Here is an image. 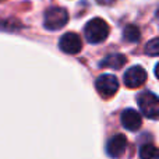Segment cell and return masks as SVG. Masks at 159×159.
I'll return each instance as SVG.
<instances>
[{"label":"cell","instance_id":"cell-7","mask_svg":"<svg viewBox=\"0 0 159 159\" xmlns=\"http://www.w3.org/2000/svg\"><path fill=\"white\" fill-rule=\"evenodd\" d=\"M127 138L123 134H116L107 141L106 152L110 158H120L127 148Z\"/></svg>","mask_w":159,"mask_h":159},{"label":"cell","instance_id":"cell-4","mask_svg":"<svg viewBox=\"0 0 159 159\" xmlns=\"http://www.w3.org/2000/svg\"><path fill=\"white\" fill-rule=\"evenodd\" d=\"M96 91L103 98H110L119 89V81L113 74H102L99 75L95 82Z\"/></svg>","mask_w":159,"mask_h":159},{"label":"cell","instance_id":"cell-10","mask_svg":"<svg viewBox=\"0 0 159 159\" xmlns=\"http://www.w3.org/2000/svg\"><path fill=\"white\" fill-rule=\"evenodd\" d=\"M123 39L130 43H135L141 39V32L140 28L135 27V25H127L123 30Z\"/></svg>","mask_w":159,"mask_h":159},{"label":"cell","instance_id":"cell-6","mask_svg":"<svg viewBox=\"0 0 159 159\" xmlns=\"http://www.w3.org/2000/svg\"><path fill=\"white\" fill-rule=\"evenodd\" d=\"M124 84L129 88H138L147 81V71L141 66L130 67L124 74Z\"/></svg>","mask_w":159,"mask_h":159},{"label":"cell","instance_id":"cell-12","mask_svg":"<svg viewBox=\"0 0 159 159\" xmlns=\"http://www.w3.org/2000/svg\"><path fill=\"white\" fill-rule=\"evenodd\" d=\"M145 53L152 56V57H157L159 55V41L157 38H154L145 45Z\"/></svg>","mask_w":159,"mask_h":159},{"label":"cell","instance_id":"cell-1","mask_svg":"<svg viewBox=\"0 0 159 159\" xmlns=\"http://www.w3.org/2000/svg\"><path fill=\"white\" fill-rule=\"evenodd\" d=\"M84 34L89 43H101L109 35V25L105 20L96 17V18H92L91 21L87 22L84 28Z\"/></svg>","mask_w":159,"mask_h":159},{"label":"cell","instance_id":"cell-9","mask_svg":"<svg viewBox=\"0 0 159 159\" xmlns=\"http://www.w3.org/2000/svg\"><path fill=\"white\" fill-rule=\"evenodd\" d=\"M127 59L124 55L121 53H112V55L106 56L103 60L99 63V67H103V69H121V67L126 64Z\"/></svg>","mask_w":159,"mask_h":159},{"label":"cell","instance_id":"cell-3","mask_svg":"<svg viewBox=\"0 0 159 159\" xmlns=\"http://www.w3.org/2000/svg\"><path fill=\"white\" fill-rule=\"evenodd\" d=\"M138 105H140V109L144 115L148 119H158L159 116V101L158 96L155 95L154 92H149V91H145V92L140 93L138 95Z\"/></svg>","mask_w":159,"mask_h":159},{"label":"cell","instance_id":"cell-5","mask_svg":"<svg viewBox=\"0 0 159 159\" xmlns=\"http://www.w3.org/2000/svg\"><path fill=\"white\" fill-rule=\"evenodd\" d=\"M59 46L67 55H77L82 49V42L75 32H67L60 38Z\"/></svg>","mask_w":159,"mask_h":159},{"label":"cell","instance_id":"cell-11","mask_svg":"<svg viewBox=\"0 0 159 159\" xmlns=\"http://www.w3.org/2000/svg\"><path fill=\"white\" fill-rule=\"evenodd\" d=\"M140 158L141 159H159L158 148L154 144H144L140 148Z\"/></svg>","mask_w":159,"mask_h":159},{"label":"cell","instance_id":"cell-13","mask_svg":"<svg viewBox=\"0 0 159 159\" xmlns=\"http://www.w3.org/2000/svg\"><path fill=\"white\" fill-rule=\"evenodd\" d=\"M99 4H105V6H109V4H113L116 0H96Z\"/></svg>","mask_w":159,"mask_h":159},{"label":"cell","instance_id":"cell-8","mask_svg":"<svg viewBox=\"0 0 159 159\" xmlns=\"http://www.w3.org/2000/svg\"><path fill=\"white\" fill-rule=\"evenodd\" d=\"M120 121H121V126L126 130H130V131H137L141 127V124H143L141 115L134 109L124 110L120 116Z\"/></svg>","mask_w":159,"mask_h":159},{"label":"cell","instance_id":"cell-2","mask_svg":"<svg viewBox=\"0 0 159 159\" xmlns=\"http://www.w3.org/2000/svg\"><path fill=\"white\" fill-rule=\"evenodd\" d=\"M69 22V13L63 7H52L43 16V27L49 31H57Z\"/></svg>","mask_w":159,"mask_h":159}]
</instances>
